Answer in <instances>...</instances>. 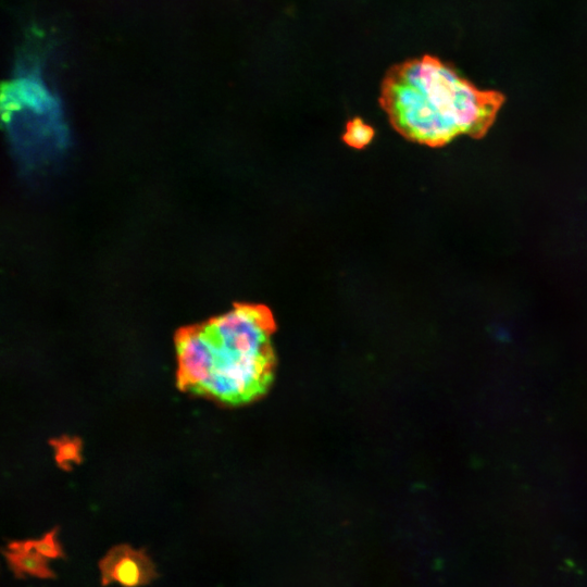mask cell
I'll use <instances>...</instances> for the list:
<instances>
[{"mask_svg": "<svg viewBox=\"0 0 587 587\" xmlns=\"http://www.w3.org/2000/svg\"><path fill=\"white\" fill-rule=\"evenodd\" d=\"M102 584L118 583L123 587H141L158 578L156 566L145 549H134L130 545L112 547L99 561Z\"/></svg>", "mask_w": 587, "mask_h": 587, "instance_id": "4", "label": "cell"}, {"mask_svg": "<svg viewBox=\"0 0 587 587\" xmlns=\"http://www.w3.org/2000/svg\"><path fill=\"white\" fill-rule=\"evenodd\" d=\"M4 555L10 570L18 579L28 576L39 579L55 578L46 558L33 551L26 541L10 543Z\"/></svg>", "mask_w": 587, "mask_h": 587, "instance_id": "5", "label": "cell"}, {"mask_svg": "<svg viewBox=\"0 0 587 587\" xmlns=\"http://www.w3.org/2000/svg\"><path fill=\"white\" fill-rule=\"evenodd\" d=\"M505 96L483 91L440 58L424 55L393 66L382 82L380 105L408 141L439 148L460 135L481 139Z\"/></svg>", "mask_w": 587, "mask_h": 587, "instance_id": "2", "label": "cell"}, {"mask_svg": "<svg viewBox=\"0 0 587 587\" xmlns=\"http://www.w3.org/2000/svg\"><path fill=\"white\" fill-rule=\"evenodd\" d=\"M274 331L271 310L248 304L182 330L176 337L179 389L230 405L254 401L273 379Z\"/></svg>", "mask_w": 587, "mask_h": 587, "instance_id": "1", "label": "cell"}, {"mask_svg": "<svg viewBox=\"0 0 587 587\" xmlns=\"http://www.w3.org/2000/svg\"><path fill=\"white\" fill-rule=\"evenodd\" d=\"M26 543L33 551L39 553L46 559H60L65 557L57 539V530L48 532L40 540L26 541Z\"/></svg>", "mask_w": 587, "mask_h": 587, "instance_id": "7", "label": "cell"}, {"mask_svg": "<svg viewBox=\"0 0 587 587\" xmlns=\"http://www.w3.org/2000/svg\"><path fill=\"white\" fill-rule=\"evenodd\" d=\"M374 135H376V132L369 124L360 118H354L346 124L343 141L349 147L364 149L372 142Z\"/></svg>", "mask_w": 587, "mask_h": 587, "instance_id": "6", "label": "cell"}, {"mask_svg": "<svg viewBox=\"0 0 587 587\" xmlns=\"http://www.w3.org/2000/svg\"><path fill=\"white\" fill-rule=\"evenodd\" d=\"M4 111L9 130L19 140H49L53 136L64 142L66 129L60 103L41 66L34 61L19 65L4 96Z\"/></svg>", "mask_w": 587, "mask_h": 587, "instance_id": "3", "label": "cell"}]
</instances>
